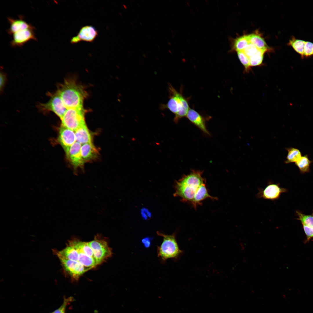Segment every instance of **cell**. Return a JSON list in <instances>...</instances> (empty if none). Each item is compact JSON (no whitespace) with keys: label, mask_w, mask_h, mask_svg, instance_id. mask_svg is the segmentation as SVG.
<instances>
[{"label":"cell","mask_w":313,"mask_h":313,"mask_svg":"<svg viewBox=\"0 0 313 313\" xmlns=\"http://www.w3.org/2000/svg\"><path fill=\"white\" fill-rule=\"evenodd\" d=\"M248 36L250 43L254 45L258 49L265 51L269 49L264 39L260 35L252 33Z\"/></svg>","instance_id":"ac0fdd59"},{"label":"cell","mask_w":313,"mask_h":313,"mask_svg":"<svg viewBox=\"0 0 313 313\" xmlns=\"http://www.w3.org/2000/svg\"><path fill=\"white\" fill-rule=\"evenodd\" d=\"M74 299L73 297L70 296L67 298L64 297L63 302L61 306L53 312L54 313H65L67 305L71 302L74 301Z\"/></svg>","instance_id":"484cf974"},{"label":"cell","mask_w":313,"mask_h":313,"mask_svg":"<svg viewBox=\"0 0 313 313\" xmlns=\"http://www.w3.org/2000/svg\"><path fill=\"white\" fill-rule=\"evenodd\" d=\"M237 53L239 59L244 67L245 71L248 72L250 67L249 58L243 51L237 52Z\"/></svg>","instance_id":"d4e9b609"},{"label":"cell","mask_w":313,"mask_h":313,"mask_svg":"<svg viewBox=\"0 0 313 313\" xmlns=\"http://www.w3.org/2000/svg\"><path fill=\"white\" fill-rule=\"evenodd\" d=\"M58 140L65 151L77 141L75 131L61 125Z\"/></svg>","instance_id":"8fae6325"},{"label":"cell","mask_w":313,"mask_h":313,"mask_svg":"<svg viewBox=\"0 0 313 313\" xmlns=\"http://www.w3.org/2000/svg\"><path fill=\"white\" fill-rule=\"evenodd\" d=\"M123 5V6H124V7H125V9H127V7H126V6L125 5Z\"/></svg>","instance_id":"836d02e7"},{"label":"cell","mask_w":313,"mask_h":313,"mask_svg":"<svg viewBox=\"0 0 313 313\" xmlns=\"http://www.w3.org/2000/svg\"><path fill=\"white\" fill-rule=\"evenodd\" d=\"M205 183H203L200 186L191 203L195 209H196L197 205H201V202L206 199L210 198L213 200L218 199L217 197L212 196L209 194Z\"/></svg>","instance_id":"9a60e30c"},{"label":"cell","mask_w":313,"mask_h":313,"mask_svg":"<svg viewBox=\"0 0 313 313\" xmlns=\"http://www.w3.org/2000/svg\"><path fill=\"white\" fill-rule=\"evenodd\" d=\"M53 252L60 261L65 273L74 281L106 261L113 254L107 239L99 234L89 242L74 238L64 248L53 250Z\"/></svg>","instance_id":"6da1fadb"},{"label":"cell","mask_w":313,"mask_h":313,"mask_svg":"<svg viewBox=\"0 0 313 313\" xmlns=\"http://www.w3.org/2000/svg\"><path fill=\"white\" fill-rule=\"evenodd\" d=\"M153 239V237L147 236L141 240V242L144 247L146 248H149L151 246L152 241Z\"/></svg>","instance_id":"f546056e"},{"label":"cell","mask_w":313,"mask_h":313,"mask_svg":"<svg viewBox=\"0 0 313 313\" xmlns=\"http://www.w3.org/2000/svg\"><path fill=\"white\" fill-rule=\"evenodd\" d=\"M81 146L76 141L65 151L67 159L75 170L78 168L83 169L85 163L81 155Z\"/></svg>","instance_id":"9c48e42d"},{"label":"cell","mask_w":313,"mask_h":313,"mask_svg":"<svg viewBox=\"0 0 313 313\" xmlns=\"http://www.w3.org/2000/svg\"><path fill=\"white\" fill-rule=\"evenodd\" d=\"M97 30L93 26L86 25L82 27L77 36L81 41L92 42L98 35Z\"/></svg>","instance_id":"2e32d148"},{"label":"cell","mask_w":313,"mask_h":313,"mask_svg":"<svg viewBox=\"0 0 313 313\" xmlns=\"http://www.w3.org/2000/svg\"><path fill=\"white\" fill-rule=\"evenodd\" d=\"M249 43L248 35L242 36L234 40L232 49L237 52L243 51Z\"/></svg>","instance_id":"7402d4cb"},{"label":"cell","mask_w":313,"mask_h":313,"mask_svg":"<svg viewBox=\"0 0 313 313\" xmlns=\"http://www.w3.org/2000/svg\"><path fill=\"white\" fill-rule=\"evenodd\" d=\"M286 149L288 152L286 160L285 161L286 163H295L302 156L301 152L296 148L290 147Z\"/></svg>","instance_id":"44dd1931"},{"label":"cell","mask_w":313,"mask_h":313,"mask_svg":"<svg viewBox=\"0 0 313 313\" xmlns=\"http://www.w3.org/2000/svg\"><path fill=\"white\" fill-rule=\"evenodd\" d=\"M86 110L83 107L67 109L61 119V125L75 131L85 123V116Z\"/></svg>","instance_id":"8992f818"},{"label":"cell","mask_w":313,"mask_h":313,"mask_svg":"<svg viewBox=\"0 0 313 313\" xmlns=\"http://www.w3.org/2000/svg\"><path fill=\"white\" fill-rule=\"evenodd\" d=\"M305 42V41L304 40L297 39L292 36L289 40L287 45L291 46L303 59Z\"/></svg>","instance_id":"d6986e66"},{"label":"cell","mask_w":313,"mask_h":313,"mask_svg":"<svg viewBox=\"0 0 313 313\" xmlns=\"http://www.w3.org/2000/svg\"><path fill=\"white\" fill-rule=\"evenodd\" d=\"M158 235L163 237L162 243L157 246V256L161 262L165 263L169 259H176L182 253L176 239V233L171 235L165 234L160 231L156 232Z\"/></svg>","instance_id":"5b68a950"},{"label":"cell","mask_w":313,"mask_h":313,"mask_svg":"<svg viewBox=\"0 0 313 313\" xmlns=\"http://www.w3.org/2000/svg\"><path fill=\"white\" fill-rule=\"evenodd\" d=\"M259 192L256 195L257 198H263L272 201L278 200L283 193L287 192L285 188L281 187L279 183H276L272 181H268L264 189L259 188Z\"/></svg>","instance_id":"ba28073f"},{"label":"cell","mask_w":313,"mask_h":313,"mask_svg":"<svg viewBox=\"0 0 313 313\" xmlns=\"http://www.w3.org/2000/svg\"><path fill=\"white\" fill-rule=\"evenodd\" d=\"M34 30L27 29L14 34L12 39L10 42L11 46L13 47H21L31 40L37 41Z\"/></svg>","instance_id":"30bf717a"},{"label":"cell","mask_w":313,"mask_h":313,"mask_svg":"<svg viewBox=\"0 0 313 313\" xmlns=\"http://www.w3.org/2000/svg\"><path fill=\"white\" fill-rule=\"evenodd\" d=\"M203 173L200 170H192L189 174L175 181L174 196L180 197L183 202L191 203L200 186L206 183L202 176Z\"/></svg>","instance_id":"3957f363"},{"label":"cell","mask_w":313,"mask_h":313,"mask_svg":"<svg viewBox=\"0 0 313 313\" xmlns=\"http://www.w3.org/2000/svg\"><path fill=\"white\" fill-rule=\"evenodd\" d=\"M80 41V40L77 35L72 37L70 40V42L72 44L77 43Z\"/></svg>","instance_id":"d6a6232c"},{"label":"cell","mask_w":313,"mask_h":313,"mask_svg":"<svg viewBox=\"0 0 313 313\" xmlns=\"http://www.w3.org/2000/svg\"><path fill=\"white\" fill-rule=\"evenodd\" d=\"M81 152L85 163L95 160L97 158L99 154L97 150L92 143L82 145Z\"/></svg>","instance_id":"5bb4252c"},{"label":"cell","mask_w":313,"mask_h":313,"mask_svg":"<svg viewBox=\"0 0 313 313\" xmlns=\"http://www.w3.org/2000/svg\"><path fill=\"white\" fill-rule=\"evenodd\" d=\"M296 214L298 216L297 219L301 221L302 225L313 227V211L311 214H305L298 211Z\"/></svg>","instance_id":"603a6c76"},{"label":"cell","mask_w":313,"mask_h":313,"mask_svg":"<svg viewBox=\"0 0 313 313\" xmlns=\"http://www.w3.org/2000/svg\"><path fill=\"white\" fill-rule=\"evenodd\" d=\"M6 76L5 74L2 72H0V85L1 91L3 90L6 81Z\"/></svg>","instance_id":"1f68e13d"},{"label":"cell","mask_w":313,"mask_h":313,"mask_svg":"<svg viewBox=\"0 0 313 313\" xmlns=\"http://www.w3.org/2000/svg\"><path fill=\"white\" fill-rule=\"evenodd\" d=\"M258 49L254 45L249 43L243 51L249 58L255 54Z\"/></svg>","instance_id":"83f0119b"},{"label":"cell","mask_w":313,"mask_h":313,"mask_svg":"<svg viewBox=\"0 0 313 313\" xmlns=\"http://www.w3.org/2000/svg\"><path fill=\"white\" fill-rule=\"evenodd\" d=\"M266 51L258 49L256 52L249 57L250 66H254L261 65L262 62L264 53Z\"/></svg>","instance_id":"cb8c5ba5"},{"label":"cell","mask_w":313,"mask_h":313,"mask_svg":"<svg viewBox=\"0 0 313 313\" xmlns=\"http://www.w3.org/2000/svg\"><path fill=\"white\" fill-rule=\"evenodd\" d=\"M18 19H14L8 17L7 19L10 24L9 28L7 32L10 35L13 34L19 31L27 29L35 30V28L30 24L28 23L23 20L22 16L19 17Z\"/></svg>","instance_id":"7c38bea8"},{"label":"cell","mask_w":313,"mask_h":313,"mask_svg":"<svg viewBox=\"0 0 313 313\" xmlns=\"http://www.w3.org/2000/svg\"><path fill=\"white\" fill-rule=\"evenodd\" d=\"M313 56V43L305 41L303 59L307 58Z\"/></svg>","instance_id":"4316f807"},{"label":"cell","mask_w":313,"mask_h":313,"mask_svg":"<svg viewBox=\"0 0 313 313\" xmlns=\"http://www.w3.org/2000/svg\"><path fill=\"white\" fill-rule=\"evenodd\" d=\"M56 92L67 109L83 107L84 101L88 96L84 87L74 77L65 79L58 85Z\"/></svg>","instance_id":"7a4b0ae2"},{"label":"cell","mask_w":313,"mask_h":313,"mask_svg":"<svg viewBox=\"0 0 313 313\" xmlns=\"http://www.w3.org/2000/svg\"><path fill=\"white\" fill-rule=\"evenodd\" d=\"M53 313V312H51V313Z\"/></svg>","instance_id":"e575fe53"},{"label":"cell","mask_w":313,"mask_h":313,"mask_svg":"<svg viewBox=\"0 0 313 313\" xmlns=\"http://www.w3.org/2000/svg\"><path fill=\"white\" fill-rule=\"evenodd\" d=\"M74 131L76 141L81 145L92 143L91 136L86 123L80 126Z\"/></svg>","instance_id":"e0dca14e"},{"label":"cell","mask_w":313,"mask_h":313,"mask_svg":"<svg viewBox=\"0 0 313 313\" xmlns=\"http://www.w3.org/2000/svg\"><path fill=\"white\" fill-rule=\"evenodd\" d=\"M141 214L142 217L144 219L147 220L151 217V214L148 210L145 208H143L141 210Z\"/></svg>","instance_id":"4dcf8cb0"},{"label":"cell","mask_w":313,"mask_h":313,"mask_svg":"<svg viewBox=\"0 0 313 313\" xmlns=\"http://www.w3.org/2000/svg\"><path fill=\"white\" fill-rule=\"evenodd\" d=\"M48 95L50 97L49 100L46 103H39L37 105L38 109L43 112H52L61 119L67 108L56 91L48 93Z\"/></svg>","instance_id":"52a82bcc"},{"label":"cell","mask_w":313,"mask_h":313,"mask_svg":"<svg viewBox=\"0 0 313 313\" xmlns=\"http://www.w3.org/2000/svg\"><path fill=\"white\" fill-rule=\"evenodd\" d=\"M186 117L191 122L205 133L210 135L206 128L205 119L198 112L190 108Z\"/></svg>","instance_id":"4fadbf2b"},{"label":"cell","mask_w":313,"mask_h":313,"mask_svg":"<svg viewBox=\"0 0 313 313\" xmlns=\"http://www.w3.org/2000/svg\"><path fill=\"white\" fill-rule=\"evenodd\" d=\"M303 228L306 236V239L305 242L308 241L313 238V227H310L302 225Z\"/></svg>","instance_id":"f1b7e54d"},{"label":"cell","mask_w":313,"mask_h":313,"mask_svg":"<svg viewBox=\"0 0 313 313\" xmlns=\"http://www.w3.org/2000/svg\"><path fill=\"white\" fill-rule=\"evenodd\" d=\"M313 161V160H310L308 155L306 154L302 156L295 163L300 173L303 174L310 172V165Z\"/></svg>","instance_id":"ffe728a7"},{"label":"cell","mask_w":313,"mask_h":313,"mask_svg":"<svg viewBox=\"0 0 313 313\" xmlns=\"http://www.w3.org/2000/svg\"><path fill=\"white\" fill-rule=\"evenodd\" d=\"M169 99L166 104H162L161 109H168L175 114L174 121L177 123L182 118L186 116L189 109L188 101L182 94L171 84L168 87Z\"/></svg>","instance_id":"277c9868"}]
</instances>
